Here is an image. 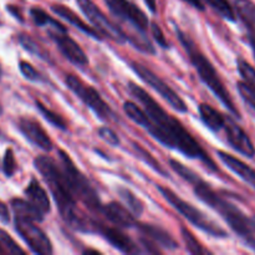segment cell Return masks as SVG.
<instances>
[{"mask_svg": "<svg viewBox=\"0 0 255 255\" xmlns=\"http://www.w3.org/2000/svg\"><path fill=\"white\" fill-rule=\"evenodd\" d=\"M128 91L144 106V110H142L134 102L126 101L124 104L125 114L134 124L146 129L163 146L177 149L192 159H199L209 171H218V167L209 154L202 148L198 141L184 128L178 120L167 114L146 90L134 82H129Z\"/></svg>", "mask_w": 255, "mask_h": 255, "instance_id": "1", "label": "cell"}, {"mask_svg": "<svg viewBox=\"0 0 255 255\" xmlns=\"http://www.w3.org/2000/svg\"><path fill=\"white\" fill-rule=\"evenodd\" d=\"M35 168L41 173L42 178L49 186L54 201L56 202L57 209L61 218L67 226L79 232H97V224L87 221L76 206V197L72 193L66 176L61 166L47 156H39L34 161Z\"/></svg>", "mask_w": 255, "mask_h": 255, "instance_id": "2", "label": "cell"}, {"mask_svg": "<svg viewBox=\"0 0 255 255\" xmlns=\"http://www.w3.org/2000/svg\"><path fill=\"white\" fill-rule=\"evenodd\" d=\"M177 36H178L179 41L183 45V49L186 50L187 55H188L189 60L193 64L194 69L198 72L199 77L202 81L207 85L209 90L216 95L217 99L223 104V106L233 115L237 119H241V114H239L238 109L234 105V101L232 100L231 95H229L228 90L226 89L224 84L222 82L221 77H219L218 72L216 71L212 62L207 59L203 55V52L197 47L196 42L191 39L187 34H184L181 29L177 27L176 29Z\"/></svg>", "mask_w": 255, "mask_h": 255, "instance_id": "3", "label": "cell"}, {"mask_svg": "<svg viewBox=\"0 0 255 255\" xmlns=\"http://www.w3.org/2000/svg\"><path fill=\"white\" fill-rule=\"evenodd\" d=\"M193 189L196 196L202 202L208 204L211 208H213L214 211L218 212L223 217L224 221L228 223V226L239 237H242L244 241L249 239L251 237H254L253 234L255 233V217H248L238 207L229 203L228 201H226L221 196H218L211 188V186L207 184L203 179L199 181L198 183L194 184Z\"/></svg>", "mask_w": 255, "mask_h": 255, "instance_id": "4", "label": "cell"}, {"mask_svg": "<svg viewBox=\"0 0 255 255\" xmlns=\"http://www.w3.org/2000/svg\"><path fill=\"white\" fill-rule=\"evenodd\" d=\"M157 189H158L159 193L163 196V198L166 199L178 213H181L187 221L191 222L194 227L201 229L202 232L214 237V238H227V237H228L227 232L224 231L223 228H221L216 222L209 219L203 212L197 209L196 207L192 206L191 203L179 198V197L177 196L172 189H169L168 187L158 186Z\"/></svg>", "mask_w": 255, "mask_h": 255, "instance_id": "5", "label": "cell"}, {"mask_svg": "<svg viewBox=\"0 0 255 255\" xmlns=\"http://www.w3.org/2000/svg\"><path fill=\"white\" fill-rule=\"evenodd\" d=\"M59 158L60 166H61L62 171H64L65 176H66L70 188H71L75 197H77L80 201L84 202L85 206L91 209V211H102L101 203H100V198L97 196L96 191L91 186L86 176L72 162L69 154L65 151H62V149H60Z\"/></svg>", "mask_w": 255, "mask_h": 255, "instance_id": "6", "label": "cell"}, {"mask_svg": "<svg viewBox=\"0 0 255 255\" xmlns=\"http://www.w3.org/2000/svg\"><path fill=\"white\" fill-rule=\"evenodd\" d=\"M66 86L89 107L90 110L96 114L99 119L102 121H117V117L115 112L112 111L109 104H106L101 95L96 91L92 86H89L85 82H82L79 77L75 75H66L65 77Z\"/></svg>", "mask_w": 255, "mask_h": 255, "instance_id": "7", "label": "cell"}, {"mask_svg": "<svg viewBox=\"0 0 255 255\" xmlns=\"http://www.w3.org/2000/svg\"><path fill=\"white\" fill-rule=\"evenodd\" d=\"M131 69L138 75L139 79H141L142 81L146 82V84L148 85V86H151L154 91L158 92V94L161 95L162 99H163L172 109L176 110V111L178 112H182V114H186V112L188 111V107H187L186 102L181 99V96H179L168 84H166L161 77L157 76L152 70H149L148 67H146L144 65L136 61L131 62Z\"/></svg>", "mask_w": 255, "mask_h": 255, "instance_id": "8", "label": "cell"}, {"mask_svg": "<svg viewBox=\"0 0 255 255\" xmlns=\"http://www.w3.org/2000/svg\"><path fill=\"white\" fill-rule=\"evenodd\" d=\"M76 2L81 11L86 15L87 19L91 21L95 29L102 36L109 37L112 41L119 42V44H125L126 41H128V36L126 35V32L120 26L115 25L92 0H76Z\"/></svg>", "mask_w": 255, "mask_h": 255, "instance_id": "9", "label": "cell"}, {"mask_svg": "<svg viewBox=\"0 0 255 255\" xmlns=\"http://www.w3.org/2000/svg\"><path fill=\"white\" fill-rule=\"evenodd\" d=\"M37 222L32 221L25 217L15 216V229L19 233V236L24 239L25 243L29 246L32 253L40 255H50L54 253L51 242L47 238L39 226H36Z\"/></svg>", "mask_w": 255, "mask_h": 255, "instance_id": "10", "label": "cell"}, {"mask_svg": "<svg viewBox=\"0 0 255 255\" xmlns=\"http://www.w3.org/2000/svg\"><path fill=\"white\" fill-rule=\"evenodd\" d=\"M105 2L115 16L129 24L138 32L146 34L149 24L148 19L146 14L133 2L128 0H105Z\"/></svg>", "mask_w": 255, "mask_h": 255, "instance_id": "11", "label": "cell"}, {"mask_svg": "<svg viewBox=\"0 0 255 255\" xmlns=\"http://www.w3.org/2000/svg\"><path fill=\"white\" fill-rule=\"evenodd\" d=\"M222 131L226 133V138L232 148L243 156L253 158L255 156V147L251 137L232 117H226V124Z\"/></svg>", "mask_w": 255, "mask_h": 255, "instance_id": "12", "label": "cell"}, {"mask_svg": "<svg viewBox=\"0 0 255 255\" xmlns=\"http://www.w3.org/2000/svg\"><path fill=\"white\" fill-rule=\"evenodd\" d=\"M49 36L51 37L52 41L56 44V46L61 51V54L70 62L77 65V66H85V65L89 64V59H87L85 51L72 37L69 36L67 31L51 29L49 30Z\"/></svg>", "mask_w": 255, "mask_h": 255, "instance_id": "13", "label": "cell"}, {"mask_svg": "<svg viewBox=\"0 0 255 255\" xmlns=\"http://www.w3.org/2000/svg\"><path fill=\"white\" fill-rule=\"evenodd\" d=\"M17 127H19L20 132L24 134L25 138L31 142L34 146L39 147L42 151H51L52 141L39 122L31 119H26V117H21L19 120Z\"/></svg>", "mask_w": 255, "mask_h": 255, "instance_id": "14", "label": "cell"}, {"mask_svg": "<svg viewBox=\"0 0 255 255\" xmlns=\"http://www.w3.org/2000/svg\"><path fill=\"white\" fill-rule=\"evenodd\" d=\"M97 233L101 234L110 244H111L114 248L119 249L120 252L125 254H137L141 253L138 247L132 242V239L129 237H127L126 234L122 233L121 231L116 228H112V227H99L97 224Z\"/></svg>", "mask_w": 255, "mask_h": 255, "instance_id": "15", "label": "cell"}, {"mask_svg": "<svg viewBox=\"0 0 255 255\" xmlns=\"http://www.w3.org/2000/svg\"><path fill=\"white\" fill-rule=\"evenodd\" d=\"M136 227L139 229L142 236L146 237L147 239L153 242V243L157 244L158 247L168 249V251H176V249H178V243L176 242V239H174L168 232H166L163 228H161V227L154 226V224L144 223H137Z\"/></svg>", "mask_w": 255, "mask_h": 255, "instance_id": "16", "label": "cell"}, {"mask_svg": "<svg viewBox=\"0 0 255 255\" xmlns=\"http://www.w3.org/2000/svg\"><path fill=\"white\" fill-rule=\"evenodd\" d=\"M101 212L111 223L122 227V228H132V227L137 226V222L134 219V216H132V212L117 202H110L109 204L102 207Z\"/></svg>", "mask_w": 255, "mask_h": 255, "instance_id": "17", "label": "cell"}, {"mask_svg": "<svg viewBox=\"0 0 255 255\" xmlns=\"http://www.w3.org/2000/svg\"><path fill=\"white\" fill-rule=\"evenodd\" d=\"M234 10L248 31V39L255 52V2L252 0H236Z\"/></svg>", "mask_w": 255, "mask_h": 255, "instance_id": "18", "label": "cell"}, {"mask_svg": "<svg viewBox=\"0 0 255 255\" xmlns=\"http://www.w3.org/2000/svg\"><path fill=\"white\" fill-rule=\"evenodd\" d=\"M219 159L228 167L231 171H233L234 173L238 174L244 182L249 184L252 188L255 189V169L252 168L251 166L243 162L242 159L237 158V157L232 156V154L227 153V152L218 151L217 152Z\"/></svg>", "mask_w": 255, "mask_h": 255, "instance_id": "19", "label": "cell"}, {"mask_svg": "<svg viewBox=\"0 0 255 255\" xmlns=\"http://www.w3.org/2000/svg\"><path fill=\"white\" fill-rule=\"evenodd\" d=\"M51 10L57 15V16H60V17H62L64 20H66L67 22H70L71 25H74L76 29H79L80 31H82L84 34L89 35L90 37H92V39H95V40H99V41L100 40H102V35L100 34V32L97 31L95 27L90 26L89 24H86V22H85L84 20L79 16V15L75 14L71 9L66 7L65 5L55 4L51 6Z\"/></svg>", "mask_w": 255, "mask_h": 255, "instance_id": "20", "label": "cell"}, {"mask_svg": "<svg viewBox=\"0 0 255 255\" xmlns=\"http://www.w3.org/2000/svg\"><path fill=\"white\" fill-rule=\"evenodd\" d=\"M25 196H26L27 201H29L44 217L51 211L50 199L46 191L42 188L41 184H40L35 178H32L31 181L29 182V184H27L26 189H25Z\"/></svg>", "mask_w": 255, "mask_h": 255, "instance_id": "21", "label": "cell"}, {"mask_svg": "<svg viewBox=\"0 0 255 255\" xmlns=\"http://www.w3.org/2000/svg\"><path fill=\"white\" fill-rule=\"evenodd\" d=\"M199 117L203 124L212 129L213 132H222L224 124H226V116L208 104H201L198 107Z\"/></svg>", "mask_w": 255, "mask_h": 255, "instance_id": "22", "label": "cell"}, {"mask_svg": "<svg viewBox=\"0 0 255 255\" xmlns=\"http://www.w3.org/2000/svg\"><path fill=\"white\" fill-rule=\"evenodd\" d=\"M11 207H12V211H14L15 216L17 217H25V218H30L32 221L40 222L44 221L45 217L30 203L29 201H24V199H12L11 201Z\"/></svg>", "mask_w": 255, "mask_h": 255, "instance_id": "23", "label": "cell"}, {"mask_svg": "<svg viewBox=\"0 0 255 255\" xmlns=\"http://www.w3.org/2000/svg\"><path fill=\"white\" fill-rule=\"evenodd\" d=\"M30 15H31L32 20H34V22L37 26H46V25H49V26H51L52 29L55 30L67 31V29L61 24V22L55 20L54 17L50 16L46 11H44V10L40 9V7H32V9L30 10Z\"/></svg>", "mask_w": 255, "mask_h": 255, "instance_id": "24", "label": "cell"}, {"mask_svg": "<svg viewBox=\"0 0 255 255\" xmlns=\"http://www.w3.org/2000/svg\"><path fill=\"white\" fill-rule=\"evenodd\" d=\"M117 193H119V196L121 197L122 201L125 202L127 208H128L134 216L139 217L143 214V211H144L143 203H142L141 199L137 198V197L134 196L129 189L125 188V187H120V188L117 189Z\"/></svg>", "mask_w": 255, "mask_h": 255, "instance_id": "25", "label": "cell"}, {"mask_svg": "<svg viewBox=\"0 0 255 255\" xmlns=\"http://www.w3.org/2000/svg\"><path fill=\"white\" fill-rule=\"evenodd\" d=\"M132 147H133L134 152H136V156L138 157L141 161H143L144 163L148 164L149 167H151L152 169H154V171L157 172V173L162 174L163 177H168V173H167L166 169L162 167V164L159 163L158 161H157L156 158H154L153 156H152L151 153H149L147 149H144L143 147L141 146V144L136 143V142H132Z\"/></svg>", "mask_w": 255, "mask_h": 255, "instance_id": "26", "label": "cell"}, {"mask_svg": "<svg viewBox=\"0 0 255 255\" xmlns=\"http://www.w3.org/2000/svg\"><path fill=\"white\" fill-rule=\"evenodd\" d=\"M206 1L212 9L216 12H218L223 19L228 20V21L236 22L237 21V14L234 6L229 4L228 0H202Z\"/></svg>", "mask_w": 255, "mask_h": 255, "instance_id": "27", "label": "cell"}, {"mask_svg": "<svg viewBox=\"0 0 255 255\" xmlns=\"http://www.w3.org/2000/svg\"><path fill=\"white\" fill-rule=\"evenodd\" d=\"M36 107H37V110L41 112V115L44 116V119L46 120L49 124H51L52 126L56 127V128H59V129H61V131H66L67 122L64 117L60 116L59 114L54 112L52 110L47 109V107L45 106V105H42L40 101H36Z\"/></svg>", "mask_w": 255, "mask_h": 255, "instance_id": "28", "label": "cell"}, {"mask_svg": "<svg viewBox=\"0 0 255 255\" xmlns=\"http://www.w3.org/2000/svg\"><path fill=\"white\" fill-rule=\"evenodd\" d=\"M181 234H182V238H183L184 241V244H186L187 247V251H188L189 253L198 254V255L211 254V252L207 251V249H204L203 247H202V244L197 241V238L193 236V233H192L191 231H188L187 228L182 227Z\"/></svg>", "mask_w": 255, "mask_h": 255, "instance_id": "29", "label": "cell"}, {"mask_svg": "<svg viewBox=\"0 0 255 255\" xmlns=\"http://www.w3.org/2000/svg\"><path fill=\"white\" fill-rule=\"evenodd\" d=\"M169 166H171V168L173 169L181 178H183L184 181L193 184V186L196 183H198L199 181H202V178L196 173V172H193L192 169H189L188 167L182 164L181 162L176 161V159H171V161H169Z\"/></svg>", "mask_w": 255, "mask_h": 255, "instance_id": "30", "label": "cell"}, {"mask_svg": "<svg viewBox=\"0 0 255 255\" xmlns=\"http://www.w3.org/2000/svg\"><path fill=\"white\" fill-rule=\"evenodd\" d=\"M237 65H238V71L241 74L242 79L244 80L247 85L251 87L253 91H255V69L249 64L248 61H246L244 59L239 57L237 60Z\"/></svg>", "mask_w": 255, "mask_h": 255, "instance_id": "31", "label": "cell"}, {"mask_svg": "<svg viewBox=\"0 0 255 255\" xmlns=\"http://www.w3.org/2000/svg\"><path fill=\"white\" fill-rule=\"evenodd\" d=\"M19 42L26 51L30 52V54L36 55L37 57H41V59L44 60H49V57H46V54H45L44 50H42L31 37L27 36V35H20Z\"/></svg>", "mask_w": 255, "mask_h": 255, "instance_id": "32", "label": "cell"}, {"mask_svg": "<svg viewBox=\"0 0 255 255\" xmlns=\"http://www.w3.org/2000/svg\"><path fill=\"white\" fill-rule=\"evenodd\" d=\"M0 243L4 246V248L9 252L10 254H25L24 249L20 248L16 242L6 233V232L0 229Z\"/></svg>", "mask_w": 255, "mask_h": 255, "instance_id": "33", "label": "cell"}, {"mask_svg": "<svg viewBox=\"0 0 255 255\" xmlns=\"http://www.w3.org/2000/svg\"><path fill=\"white\" fill-rule=\"evenodd\" d=\"M19 69H20V72L22 74V76H24L25 79L29 80V81L39 82L42 80L41 74H40V72L37 71V70L35 69L31 64H29V62L20 61Z\"/></svg>", "mask_w": 255, "mask_h": 255, "instance_id": "34", "label": "cell"}, {"mask_svg": "<svg viewBox=\"0 0 255 255\" xmlns=\"http://www.w3.org/2000/svg\"><path fill=\"white\" fill-rule=\"evenodd\" d=\"M238 91L244 102L255 111V91H253L244 81L238 82Z\"/></svg>", "mask_w": 255, "mask_h": 255, "instance_id": "35", "label": "cell"}, {"mask_svg": "<svg viewBox=\"0 0 255 255\" xmlns=\"http://www.w3.org/2000/svg\"><path fill=\"white\" fill-rule=\"evenodd\" d=\"M2 171L6 177H11L16 171V161H15L11 149H6V152H5L4 161H2Z\"/></svg>", "mask_w": 255, "mask_h": 255, "instance_id": "36", "label": "cell"}, {"mask_svg": "<svg viewBox=\"0 0 255 255\" xmlns=\"http://www.w3.org/2000/svg\"><path fill=\"white\" fill-rule=\"evenodd\" d=\"M97 133H99V136L101 137L105 142H107V143L111 144V146L116 147L120 144V138L116 134V132L112 131L109 127H100Z\"/></svg>", "mask_w": 255, "mask_h": 255, "instance_id": "37", "label": "cell"}, {"mask_svg": "<svg viewBox=\"0 0 255 255\" xmlns=\"http://www.w3.org/2000/svg\"><path fill=\"white\" fill-rule=\"evenodd\" d=\"M151 30H152V35H153L154 40L158 44V46H161L162 49H168V41H167L166 36H164L163 31L159 27V25L157 22H151Z\"/></svg>", "mask_w": 255, "mask_h": 255, "instance_id": "38", "label": "cell"}, {"mask_svg": "<svg viewBox=\"0 0 255 255\" xmlns=\"http://www.w3.org/2000/svg\"><path fill=\"white\" fill-rule=\"evenodd\" d=\"M0 221L5 224H7L10 222L9 209H7V207L1 201H0Z\"/></svg>", "mask_w": 255, "mask_h": 255, "instance_id": "39", "label": "cell"}, {"mask_svg": "<svg viewBox=\"0 0 255 255\" xmlns=\"http://www.w3.org/2000/svg\"><path fill=\"white\" fill-rule=\"evenodd\" d=\"M183 1L188 2L189 5H192V6L196 7V9L201 10V11H203V10L206 9V7H204V4H203V1H202V0H183Z\"/></svg>", "mask_w": 255, "mask_h": 255, "instance_id": "40", "label": "cell"}, {"mask_svg": "<svg viewBox=\"0 0 255 255\" xmlns=\"http://www.w3.org/2000/svg\"><path fill=\"white\" fill-rule=\"evenodd\" d=\"M7 10H9V11L11 12V14L14 15V16L16 17L17 20H20V21H22L21 14H20V11H19V10L16 9V7H15V6H12V5H9V6H7Z\"/></svg>", "mask_w": 255, "mask_h": 255, "instance_id": "41", "label": "cell"}, {"mask_svg": "<svg viewBox=\"0 0 255 255\" xmlns=\"http://www.w3.org/2000/svg\"><path fill=\"white\" fill-rule=\"evenodd\" d=\"M146 5L148 6V9L151 10L152 12H156L157 11V1L156 0H144Z\"/></svg>", "mask_w": 255, "mask_h": 255, "instance_id": "42", "label": "cell"}, {"mask_svg": "<svg viewBox=\"0 0 255 255\" xmlns=\"http://www.w3.org/2000/svg\"><path fill=\"white\" fill-rule=\"evenodd\" d=\"M244 242H246V244L249 247V248H252L255 252V237H251V238L247 239V241Z\"/></svg>", "mask_w": 255, "mask_h": 255, "instance_id": "43", "label": "cell"}, {"mask_svg": "<svg viewBox=\"0 0 255 255\" xmlns=\"http://www.w3.org/2000/svg\"><path fill=\"white\" fill-rule=\"evenodd\" d=\"M84 254H96V255H99L101 253H100L99 251H95V249H86V251L84 252Z\"/></svg>", "mask_w": 255, "mask_h": 255, "instance_id": "44", "label": "cell"}, {"mask_svg": "<svg viewBox=\"0 0 255 255\" xmlns=\"http://www.w3.org/2000/svg\"><path fill=\"white\" fill-rule=\"evenodd\" d=\"M1 138H2V132L0 131V139H1Z\"/></svg>", "mask_w": 255, "mask_h": 255, "instance_id": "45", "label": "cell"}, {"mask_svg": "<svg viewBox=\"0 0 255 255\" xmlns=\"http://www.w3.org/2000/svg\"><path fill=\"white\" fill-rule=\"evenodd\" d=\"M1 112H2V109H1V106H0V115H1Z\"/></svg>", "mask_w": 255, "mask_h": 255, "instance_id": "46", "label": "cell"}, {"mask_svg": "<svg viewBox=\"0 0 255 255\" xmlns=\"http://www.w3.org/2000/svg\"><path fill=\"white\" fill-rule=\"evenodd\" d=\"M0 254H2V249H1V247H0Z\"/></svg>", "mask_w": 255, "mask_h": 255, "instance_id": "47", "label": "cell"}, {"mask_svg": "<svg viewBox=\"0 0 255 255\" xmlns=\"http://www.w3.org/2000/svg\"><path fill=\"white\" fill-rule=\"evenodd\" d=\"M0 75H1V71H0Z\"/></svg>", "mask_w": 255, "mask_h": 255, "instance_id": "48", "label": "cell"}, {"mask_svg": "<svg viewBox=\"0 0 255 255\" xmlns=\"http://www.w3.org/2000/svg\"><path fill=\"white\" fill-rule=\"evenodd\" d=\"M254 55H255V52H254Z\"/></svg>", "mask_w": 255, "mask_h": 255, "instance_id": "49", "label": "cell"}]
</instances>
